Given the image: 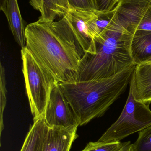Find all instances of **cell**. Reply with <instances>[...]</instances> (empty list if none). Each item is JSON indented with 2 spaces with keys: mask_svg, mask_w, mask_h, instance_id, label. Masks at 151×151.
Wrapping results in <instances>:
<instances>
[{
  "mask_svg": "<svg viewBox=\"0 0 151 151\" xmlns=\"http://www.w3.org/2000/svg\"><path fill=\"white\" fill-rule=\"evenodd\" d=\"M26 48L40 65L59 83L77 81L85 52L66 16L58 21L38 19L27 26Z\"/></svg>",
  "mask_w": 151,
  "mask_h": 151,
  "instance_id": "1",
  "label": "cell"
},
{
  "mask_svg": "<svg viewBox=\"0 0 151 151\" xmlns=\"http://www.w3.org/2000/svg\"><path fill=\"white\" fill-rule=\"evenodd\" d=\"M31 6L36 10L41 12L42 10V0H29Z\"/></svg>",
  "mask_w": 151,
  "mask_h": 151,
  "instance_id": "21",
  "label": "cell"
},
{
  "mask_svg": "<svg viewBox=\"0 0 151 151\" xmlns=\"http://www.w3.org/2000/svg\"><path fill=\"white\" fill-rule=\"evenodd\" d=\"M42 10L39 19L44 21H55L65 16L70 10L67 0H42Z\"/></svg>",
  "mask_w": 151,
  "mask_h": 151,
  "instance_id": "15",
  "label": "cell"
},
{
  "mask_svg": "<svg viewBox=\"0 0 151 151\" xmlns=\"http://www.w3.org/2000/svg\"><path fill=\"white\" fill-rule=\"evenodd\" d=\"M130 88L137 101L149 105L151 103V63L136 65Z\"/></svg>",
  "mask_w": 151,
  "mask_h": 151,
  "instance_id": "9",
  "label": "cell"
},
{
  "mask_svg": "<svg viewBox=\"0 0 151 151\" xmlns=\"http://www.w3.org/2000/svg\"><path fill=\"white\" fill-rule=\"evenodd\" d=\"M77 129L49 128L43 151H70L72 144L78 138Z\"/></svg>",
  "mask_w": 151,
  "mask_h": 151,
  "instance_id": "10",
  "label": "cell"
},
{
  "mask_svg": "<svg viewBox=\"0 0 151 151\" xmlns=\"http://www.w3.org/2000/svg\"><path fill=\"white\" fill-rule=\"evenodd\" d=\"M7 0H0V10L1 11L3 9L6 5Z\"/></svg>",
  "mask_w": 151,
  "mask_h": 151,
  "instance_id": "23",
  "label": "cell"
},
{
  "mask_svg": "<svg viewBox=\"0 0 151 151\" xmlns=\"http://www.w3.org/2000/svg\"><path fill=\"white\" fill-rule=\"evenodd\" d=\"M135 65L114 76L59 84L79 120L86 125L104 115L130 83Z\"/></svg>",
  "mask_w": 151,
  "mask_h": 151,
  "instance_id": "2",
  "label": "cell"
},
{
  "mask_svg": "<svg viewBox=\"0 0 151 151\" xmlns=\"http://www.w3.org/2000/svg\"><path fill=\"white\" fill-rule=\"evenodd\" d=\"M118 21L117 8L106 12H95L87 22L88 31L94 38L98 36L112 24Z\"/></svg>",
  "mask_w": 151,
  "mask_h": 151,
  "instance_id": "14",
  "label": "cell"
},
{
  "mask_svg": "<svg viewBox=\"0 0 151 151\" xmlns=\"http://www.w3.org/2000/svg\"><path fill=\"white\" fill-rule=\"evenodd\" d=\"M122 145L121 142H90L81 151H117Z\"/></svg>",
  "mask_w": 151,
  "mask_h": 151,
  "instance_id": "18",
  "label": "cell"
},
{
  "mask_svg": "<svg viewBox=\"0 0 151 151\" xmlns=\"http://www.w3.org/2000/svg\"><path fill=\"white\" fill-rule=\"evenodd\" d=\"M70 9L76 10L95 12L92 0H67Z\"/></svg>",
  "mask_w": 151,
  "mask_h": 151,
  "instance_id": "19",
  "label": "cell"
},
{
  "mask_svg": "<svg viewBox=\"0 0 151 151\" xmlns=\"http://www.w3.org/2000/svg\"><path fill=\"white\" fill-rule=\"evenodd\" d=\"M26 90L34 121L44 116L51 90L57 81L43 69L26 48L21 50Z\"/></svg>",
  "mask_w": 151,
  "mask_h": 151,
  "instance_id": "4",
  "label": "cell"
},
{
  "mask_svg": "<svg viewBox=\"0 0 151 151\" xmlns=\"http://www.w3.org/2000/svg\"><path fill=\"white\" fill-rule=\"evenodd\" d=\"M119 0H92L97 12H106L113 9Z\"/></svg>",
  "mask_w": 151,
  "mask_h": 151,
  "instance_id": "20",
  "label": "cell"
},
{
  "mask_svg": "<svg viewBox=\"0 0 151 151\" xmlns=\"http://www.w3.org/2000/svg\"><path fill=\"white\" fill-rule=\"evenodd\" d=\"M133 36L118 20L95 37L96 53H85L77 81L109 78L135 65L130 50Z\"/></svg>",
  "mask_w": 151,
  "mask_h": 151,
  "instance_id": "3",
  "label": "cell"
},
{
  "mask_svg": "<svg viewBox=\"0 0 151 151\" xmlns=\"http://www.w3.org/2000/svg\"><path fill=\"white\" fill-rule=\"evenodd\" d=\"M130 50L135 65L151 62V32H135L131 42Z\"/></svg>",
  "mask_w": 151,
  "mask_h": 151,
  "instance_id": "12",
  "label": "cell"
},
{
  "mask_svg": "<svg viewBox=\"0 0 151 151\" xmlns=\"http://www.w3.org/2000/svg\"><path fill=\"white\" fill-rule=\"evenodd\" d=\"M133 146L134 151H151V126L139 132Z\"/></svg>",
  "mask_w": 151,
  "mask_h": 151,
  "instance_id": "16",
  "label": "cell"
},
{
  "mask_svg": "<svg viewBox=\"0 0 151 151\" xmlns=\"http://www.w3.org/2000/svg\"><path fill=\"white\" fill-rule=\"evenodd\" d=\"M151 126V111L149 105L137 101L130 88L128 98L118 119L98 141L120 142L129 136Z\"/></svg>",
  "mask_w": 151,
  "mask_h": 151,
  "instance_id": "5",
  "label": "cell"
},
{
  "mask_svg": "<svg viewBox=\"0 0 151 151\" xmlns=\"http://www.w3.org/2000/svg\"><path fill=\"white\" fill-rule=\"evenodd\" d=\"M2 11L5 14L15 40L21 49L26 47L25 29L17 0H7Z\"/></svg>",
  "mask_w": 151,
  "mask_h": 151,
  "instance_id": "11",
  "label": "cell"
},
{
  "mask_svg": "<svg viewBox=\"0 0 151 151\" xmlns=\"http://www.w3.org/2000/svg\"><path fill=\"white\" fill-rule=\"evenodd\" d=\"M94 12L70 9L66 15L73 32L84 52L90 54H95V44L94 38L89 33L87 22Z\"/></svg>",
  "mask_w": 151,
  "mask_h": 151,
  "instance_id": "8",
  "label": "cell"
},
{
  "mask_svg": "<svg viewBox=\"0 0 151 151\" xmlns=\"http://www.w3.org/2000/svg\"><path fill=\"white\" fill-rule=\"evenodd\" d=\"M117 151H134L133 144L130 141L122 143V146Z\"/></svg>",
  "mask_w": 151,
  "mask_h": 151,
  "instance_id": "22",
  "label": "cell"
},
{
  "mask_svg": "<svg viewBox=\"0 0 151 151\" xmlns=\"http://www.w3.org/2000/svg\"><path fill=\"white\" fill-rule=\"evenodd\" d=\"M44 118L50 128L75 129L80 126L79 120L64 95L58 82H55L51 87Z\"/></svg>",
  "mask_w": 151,
  "mask_h": 151,
  "instance_id": "6",
  "label": "cell"
},
{
  "mask_svg": "<svg viewBox=\"0 0 151 151\" xmlns=\"http://www.w3.org/2000/svg\"><path fill=\"white\" fill-rule=\"evenodd\" d=\"M49 128L45 122L44 116L34 121L20 151H43Z\"/></svg>",
  "mask_w": 151,
  "mask_h": 151,
  "instance_id": "13",
  "label": "cell"
},
{
  "mask_svg": "<svg viewBox=\"0 0 151 151\" xmlns=\"http://www.w3.org/2000/svg\"><path fill=\"white\" fill-rule=\"evenodd\" d=\"M151 5V0H119L116 5L118 20L133 34Z\"/></svg>",
  "mask_w": 151,
  "mask_h": 151,
  "instance_id": "7",
  "label": "cell"
},
{
  "mask_svg": "<svg viewBox=\"0 0 151 151\" xmlns=\"http://www.w3.org/2000/svg\"><path fill=\"white\" fill-rule=\"evenodd\" d=\"M5 70L1 63L0 65V135H1L2 132L4 128L3 121V114L6 106L7 102V90L6 88V81H5Z\"/></svg>",
  "mask_w": 151,
  "mask_h": 151,
  "instance_id": "17",
  "label": "cell"
},
{
  "mask_svg": "<svg viewBox=\"0 0 151 151\" xmlns=\"http://www.w3.org/2000/svg\"><path fill=\"white\" fill-rule=\"evenodd\" d=\"M150 63H151V62H150Z\"/></svg>",
  "mask_w": 151,
  "mask_h": 151,
  "instance_id": "24",
  "label": "cell"
}]
</instances>
